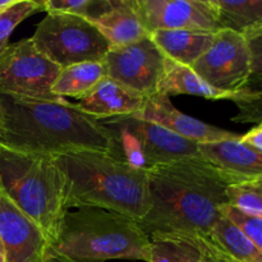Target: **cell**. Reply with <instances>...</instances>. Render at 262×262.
Masks as SVG:
<instances>
[{
  "label": "cell",
  "instance_id": "6da1fadb",
  "mask_svg": "<svg viewBox=\"0 0 262 262\" xmlns=\"http://www.w3.org/2000/svg\"><path fill=\"white\" fill-rule=\"evenodd\" d=\"M151 207L140 223L148 235L156 232L209 237L229 205L233 182L205 158L186 159L146 171Z\"/></svg>",
  "mask_w": 262,
  "mask_h": 262
},
{
  "label": "cell",
  "instance_id": "7a4b0ae2",
  "mask_svg": "<svg viewBox=\"0 0 262 262\" xmlns=\"http://www.w3.org/2000/svg\"><path fill=\"white\" fill-rule=\"evenodd\" d=\"M0 145L5 147L50 158L82 151L118 158L112 130L67 100L46 101L0 95Z\"/></svg>",
  "mask_w": 262,
  "mask_h": 262
},
{
  "label": "cell",
  "instance_id": "3957f363",
  "mask_svg": "<svg viewBox=\"0 0 262 262\" xmlns=\"http://www.w3.org/2000/svg\"><path fill=\"white\" fill-rule=\"evenodd\" d=\"M68 184L67 207H100L141 222L151 207L147 173L104 152L55 158Z\"/></svg>",
  "mask_w": 262,
  "mask_h": 262
},
{
  "label": "cell",
  "instance_id": "277c9868",
  "mask_svg": "<svg viewBox=\"0 0 262 262\" xmlns=\"http://www.w3.org/2000/svg\"><path fill=\"white\" fill-rule=\"evenodd\" d=\"M0 192L50 242H55L67 212L68 184L55 158L26 154L0 145Z\"/></svg>",
  "mask_w": 262,
  "mask_h": 262
},
{
  "label": "cell",
  "instance_id": "5b68a950",
  "mask_svg": "<svg viewBox=\"0 0 262 262\" xmlns=\"http://www.w3.org/2000/svg\"><path fill=\"white\" fill-rule=\"evenodd\" d=\"M50 250L77 262H148L150 235L125 215L100 207H79L67 212Z\"/></svg>",
  "mask_w": 262,
  "mask_h": 262
},
{
  "label": "cell",
  "instance_id": "8992f818",
  "mask_svg": "<svg viewBox=\"0 0 262 262\" xmlns=\"http://www.w3.org/2000/svg\"><path fill=\"white\" fill-rule=\"evenodd\" d=\"M117 142L118 159L147 171L160 165L201 158L200 143L135 117L101 120Z\"/></svg>",
  "mask_w": 262,
  "mask_h": 262
},
{
  "label": "cell",
  "instance_id": "52a82bcc",
  "mask_svg": "<svg viewBox=\"0 0 262 262\" xmlns=\"http://www.w3.org/2000/svg\"><path fill=\"white\" fill-rule=\"evenodd\" d=\"M31 40L40 53L60 68L102 61L112 49L94 23L66 13H48Z\"/></svg>",
  "mask_w": 262,
  "mask_h": 262
},
{
  "label": "cell",
  "instance_id": "ba28073f",
  "mask_svg": "<svg viewBox=\"0 0 262 262\" xmlns=\"http://www.w3.org/2000/svg\"><path fill=\"white\" fill-rule=\"evenodd\" d=\"M60 67L25 38L9 43L0 56V95L20 99L61 101L53 94V84Z\"/></svg>",
  "mask_w": 262,
  "mask_h": 262
},
{
  "label": "cell",
  "instance_id": "9c48e42d",
  "mask_svg": "<svg viewBox=\"0 0 262 262\" xmlns=\"http://www.w3.org/2000/svg\"><path fill=\"white\" fill-rule=\"evenodd\" d=\"M192 69L214 89L241 91L252 76L247 40L233 31H217L209 50L193 64Z\"/></svg>",
  "mask_w": 262,
  "mask_h": 262
},
{
  "label": "cell",
  "instance_id": "30bf717a",
  "mask_svg": "<svg viewBox=\"0 0 262 262\" xmlns=\"http://www.w3.org/2000/svg\"><path fill=\"white\" fill-rule=\"evenodd\" d=\"M166 58L150 36L122 48L110 49L104 58L107 77L142 96L159 92Z\"/></svg>",
  "mask_w": 262,
  "mask_h": 262
},
{
  "label": "cell",
  "instance_id": "8fae6325",
  "mask_svg": "<svg viewBox=\"0 0 262 262\" xmlns=\"http://www.w3.org/2000/svg\"><path fill=\"white\" fill-rule=\"evenodd\" d=\"M136 4L148 33L160 30L220 31L214 0H136Z\"/></svg>",
  "mask_w": 262,
  "mask_h": 262
},
{
  "label": "cell",
  "instance_id": "7c38bea8",
  "mask_svg": "<svg viewBox=\"0 0 262 262\" xmlns=\"http://www.w3.org/2000/svg\"><path fill=\"white\" fill-rule=\"evenodd\" d=\"M0 241L7 262H43L50 242L45 233L0 192Z\"/></svg>",
  "mask_w": 262,
  "mask_h": 262
},
{
  "label": "cell",
  "instance_id": "4fadbf2b",
  "mask_svg": "<svg viewBox=\"0 0 262 262\" xmlns=\"http://www.w3.org/2000/svg\"><path fill=\"white\" fill-rule=\"evenodd\" d=\"M133 117L160 125L181 137L194 141L200 145L232 140L239 136L179 112L171 104L170 97L161 94L147 97L141 112Z\"/></svg>",
  "mask_w": 262,
  "mask_h": 262
},
{
  "label": "cell",
  "instance_id": "5bb4252c",
  "mask_svg": "<svg viewBox=\"0 0 262 262\" xmlns=\"http://www.w3.org/2000/svg\"><path fill=\"white\" fill-rule=\"evenodd\" d=\"M147 97L128 89L110 77L102 78L92 91L74 102L79 112L96 120L138 114Z\"/></svg>",
  "mask_w": 262,
  "mask_h": 262
},
{
  "label": "cell",
  "instance_id": "9a60e30c",
  "mask_svg": "<svg viewBox=\"0 0 262 262\" xmlns=\"http://www.w3.org/2000/svg\"><path fill=\"white\" fill-rule=\"evenodd\" d=\"M239 136L200 145L202 158L229 177L233 184L262 177V151L241 142Z\"/></svg>",
  "mask_w": 262,
  "mask_h": 262
},
{
  "label": "cell",
  "instance_id": "2e32d148",
  "mask_svg": "<svg viewBox=\"0 0 262 262\" xmlns=\"http://www.w3.org/2000/svg\"><path fill=\"white\" fill-rule=\"evenodd\" d=\"M94 23L112 49L122 48L150 36L141 20L136 0H112V8Z\"/></svg>",
  "mask_w": 262,
  "mask_h": 262
},
{
  "label": "cell",
  "instance_id": "e0dca14e",
  "mask_svg": "<svg viewBox=\"0 0 262 262\" xmlns=\"http://www.w3.org/2000/svg\"><path fill=\"white\" fill-rule=\"evenodd\" d=\"M216 32L193 30H160L150 33L166 59L192 68L209 50Z\"/></svg>",
  "mask_w": 262,
  "mask_h": 262
},
{
  "label": "cell",
  "instance_id": "ac0fdd59",
  "mask_svg": "<svg viewBox=\"0 0 262 262\" xmlns=\"http://www.w3.org/2000/svg\"><path fill=\"white\" fill-rule=\"evenodd\" d=\"M158 94L166 95L169 97L176 95H191V96H200L205 99L230 100L235 102L243 95V90L238 92H229L214 89L201 77L197 76L192 68L166 59L165 69Z\"/></svg>",
  "mask_w": 262,
  "mask_h": 262
},
{
  "label": "cell",
  "instance_id": "d6986e66",
  "mask_svg": "<svg viewBox=\"0 0 262 262\" xmlns=\"http://www.w3.org/2000/svg\"><path fill=\"white\" fill-rule=\"evenodd\" d=\"M220 30H229L246 40L262 33V0H214Z\"/></svg>",
  "mask_w": 262,
  "mask_h": 262
},
{
  "label": "cell",
  "instance_id": "ffe728a7",
  "mask_svg": "<svg viewBox=\"0 0 262 262\" xmlns=\"http://www.w3.org/2000/svg\"><path fill=\"white\" fill-rule=\"evenodd\" d=\"M204 238L183 233L156 232L150 234L148 262H200Z\"/></svg>",
  "mask_w": 262,
  "mask_h": 262
},
{
  "label": "cell",
  "instance_id": "44dd1931",
  "mask_svg": "<svg viewBox=\"0 0 262 262\" xmlns=\"http://www.w3.org/2000/svg\"><path fill=\"white\" fill-rule=\"evenodd\" d=\"M107 77L106 67L102 61H86L61 68L53 84V94L59 99L74 97L79 100Z\"/></svg>",
  "mask_w": 262,
  "mask_h": 262
},
{
  "label": "cell",
  "instance_id": "7402d4cb",
  "mask_svg": "<svg viewBox=\"0 0 262 262\" xmlns=\"http://www.w3.org/2000/svg\"><path fill=\"white\" fill-rule=\"evenodd\" d=\"M209 241L237 262H262V252L252 241L223 215L209 234Z\"/></svg>",
  "mask_w": 262,
  "mask_h": 262
},
{
  "label": "cell",
  "instance_id": "603a6c76",
  "mask_svg": "<svg viewBox=\"0 0 262 262\" xmlns=\"http://www.w3.org/2000/svg\"><path fill=\"white\" fill-rule=\"evenodd\" d=\"M227 194L230 206L262 217V177L232 184L228 187Z\"/></svg>",
  "mask_w": 262,
  "mask_h": 262
},
{
  "label": "cell",
  "instance_id": "cb8c5ba5",
  "mask_svg": "<svg viewBox=\"0 0 262 262\" xmlns=\"http://www.w3.org/2000/svg\"><path fill=\"white\" fill-rule=\"evenodd\" d=\"M238 113L232 118L241 124H262V76H251L238 101Z\"/></svg>",
  "mask_w": 262,
  "mask_h": 262
},
{
  "label": "cell",
  "instance_id": "d4e9b609",
  "mask_svg": "<svg viewBox=\"0 0 262 262\" xmlns=\"http://www.w3.org/2000/svg\"><path fill=\"white\" fill-rule=\"evenodd\" d=\"M112 8V0H45L46 13H66L95 22Z\"/></svg>",
  "mask_w": 262,
  "mask_h": 262
},
{
  "label": "cell",
  "instance_id": "484cf974",
  "mask_svg": "<svg viewBox=\"0 0 262 262\" xmlns=\"http://www.w3.org/2000/svg\"><path fill=\"white\" fill-rule=\"evenodd\" d=\"M42 2L18 0L7 12L0 14V56L9 46V38L18 25L27 17L41 12Z\"/></svg>",
  "mask_w": 262,
  "mask_h": 262
},
{
  "label": "cell",
  "instance_id": "4316f807",
  "mask_svg": "<svg viewBox=\"0 0 262 262\" xmlns=\"http://www.w3.org/2000/svg\"><path fill=\"white\" fill-rule=\"evenodd\" d=\"M222 214L234 223L262 252V217L246 214L235 207L227 205L222 209Z\"/></svg>",
  "mask_w": 262,
  "mask_h": 262
},
{
  "label": "cell",
  "instance_id": "83f0119b",
  "mask_svg": "<svg viewBox=\"0 0 262 262\" xmlns=\"http://www.w3.org/2000/svg\"><path fill=\"white\" fill-rule=\"evenodd\" d=\"M251 54L252 76H262V33L247 40Z\"/></svg>",
  "mask_w": 262,
  "mask_h": 262
},
{
  "label": "cell",
  "instance_id": "f1b7e54d",
  "mask_svg": "<svg viewBox=\"0 0 262 262\" xmlns=\"http://www.w3.org/2000/svg\"><path fill=\"white\" fill-rule=\"evenodd\" d=\"M200 262H237L220 251L209 238H204V255Z\"/></svg>",
  "mask_w": 262,
  "mask_h": 262
},
{
  "label": "cell",
  "instance_id": "f546056e",
  "mask_svg": "<svg viewBox=\"0 0 262 262\" xmlns=\"http://www.w3.org/2000/svg\"><path fill=\"white\" fill-rule=\"evenodd\" d=\"M239 141L242 143L251 146L256 150L262 151V124H257L248 130L245 135L239 136Z\"/></svg>",
  "mask_w": 262,
  "mask_h": 262
},
{
  "label": "cell",
  "instance_id": "4dcf8cb0",
  "mask_svg": "<svg viewBox=\"0 0 262 262\" xmlns=\"http://www.w3.org/2000/svg\"><path fill=\"white\" fill-rule=\"evenodd\" d=\"M43 262H77V261H73L71 260V258H67L64 257V256L58 255V253H55L54 251H51L50 248H49L48 255H46Z\"/></svg>",
  "mask_w": 262,
  "mask_h": 262
},
{
  "label": "cell",
  "instance_id": "1f68e13d",
  "mask_svg": "<svg viewBox=\"0 0 262 262\" xmlns=\"http://www.w3.org/2000/svg\"><path fill=\"white\" fill-rule=\"evenodd\" d=\"M17 2L18 0H0V14L7 12V10L9 9V8H12Z\"/></svg>",
  "mask_w": 262,
  "mask_h": 262
},
{
  "label": "cell",
  "instance_id": "d6a6232c",
  "mask_svg": "<svg viewBox=\"0 0 262 262\" xmlns=\"http://www.w3.org/2000/svg\"><path fill=\"white\" fill-rule=\"evenodd\" d=\"M0 262H7V257H5V251L3 247V243L0 241Z\"/></svg>",
  "mask_w": 262,
  "mask_h": 262
},
{
  "label": "cell",
  "instance_id": "836d02e7",
  "mask_svg": "<svg viewBox=\"0 0 262 262\" xmlns=\"http://www.w3.org/2000/svg\"><path fill=\"white\" fill-rule=\"evenodd\" d=\"M2 120H3V113H2V106H0V128H2Z\"/></svg>",
  "mask_w": 262,
  "mask_h": 262
}]
</instances>
